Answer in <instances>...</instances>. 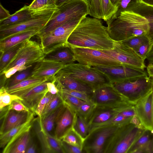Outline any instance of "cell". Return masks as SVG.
Segmentation results:
<instances>
[{"instance_id": "cell-28", "label": "cell", "mask_w": 153, "mask_h": 153, "mask_svg": "<svg viewBox=\"0 0 153 153\" xmlns=\"http://www.w3.org/2000/svg\"><path fill=\"white\" fill-rule=\"evenodd\" d=\"M31 129L21 135L9 146L4 148L2 153H25Z\"/></svg>"}, {"instance_id": "cell-31", "label": "cell", "mask_w": 153, "mask_h": 153, "mask_svg": "<svg viewBox=\"0 0 153 153\" xmlns=\"http://www.w3.org/2000/svg\"><path fill=\"white\" fill-rule=\"evenodd\" d=\"M26 40L11 48L0 55V73L4 71L24 45Z\"/></svg>"}, {"instance_id": "cell-37", "label": "cell", "mask_w": 153, "mask_h": 153, "mask_svg": "<svg viewBox=\"0 0 153 153\" xmlns=\"http://www.w3.org/2000/svg\"><path fill=\"white\" fill-rule=\"evenodd\" d=\"M62 140L70 144L83 148L84 140L73 128L64 136Z\"/></svg>"}, {"instance_id": "cell-20", "label": "cell", "mask_w": 153, "mask_h": 153, "mask_svg": "<svg viewBox=\"0 0 153 153\" xmlns=\"http://www.w3.org/2000/svg\"><path fill=\"white\" fill-rule=\"evenodd\" d=\"M56 123L54 136L62 140L64 136L73 128L76 112L65 104Z\"/></svg>"}, {"instance_id": "cell-23", "label": "cell", "mask_w": 153, "mask_h": 153, "mask_svg": "<svg viewBox=\"0 0 153 153\" xmlns=\"http://www.w3.org/2000/svg\"><path fill=\"white\" fill-rule=\"evenodd\" d=\"M39 31V30H35L23 31L0 41L1 55L11 48L26 40L30 39L33 36L37 35Z\"/></svg>"}, {"instance_id": "cell-45", "label": "cell", "mask_w": 153, "mask_h": 153, "mask_svg": "<svg viewBox=\"0 0 153 153\" xmlns=\"http://www.w3.org/2000/svg\"><path fill=\"white\" fill-rule=\"evenodd\" d=\"M153 45V39L142 45L134 51L143 60L146 59L147 56Z\"/></svg>"}, {"instance_id": "cell-6", "label": "cell", "mask_w": 153, "mask_h": 153, "mask_svg": "<svg viewBox=\"0 0 153 153\" xmlns=\"http://www.w3.org/2000/svg\"><path fill=\"white\" fill-rule=\"evenodd\" d=\"M62 70L72 78L88 85L93 90L111 84L103 74L92 67L79 63L66 64Z\"/></svg>"}, {"instance_id": "cell-19", "label": "cell", "mask_w": 153, "mask_h": 153, "mask_svg": "<svg viewBox=\"0 0 153 153\" xmlns=\"http://www.w3.org/2000/svg\"><path fill=\"white\" fill-rule=\"evenodd\" d=\"M48 82H45L27 91L12 94L22 98L23 100L22 101L24 104L34 113L39 102L48 92L47 86Z\"/></svg>"}, {"instance_id": "cell-25", "label": "cell", "mask_w": 153, "mask_h": 153, "mask_svg": "<svg viewBox=\"0 0 153 153\" xmlns=\"http://www.w3.org/2000/svg\"><path fill=\"white\" fill-rule=\"evenodd\" d=\"M34 15L29 10L28 6L25 5L8 18L0 21V28L20 23L32 18Z\"/></svg>"}, {"instance_id": "cell-50", "label": "cell", "mask_w": 153, "mask_h": 153, "mask_svg": "<svg viewBox=\"0 0 153 153\" xmlns=\"http://www.w3.org/2000/svg\"><path fill=\"white\" fill-rule=\"evenodd\" d=\"M47 86L48 92L53 94H56L59 92V90L56 85L55 81L54 79L51 81H48Z\"/></svg>"}, {"instance_id": "cell-14", "label": "cell", "mask_w": 153, "mask_h": 153, "mask_svg": "<svg viewBox=\"0 0 153 153\" xmlns=\"http://www.w3.org/2000/svg\"><path fill=\"white\" fill-rule=\"evenodd\" d=\"M130 105L132 104L127 103L96 105L88 121L89 134L93 130L105 126L123 109Z\"/></svg>"}, {"instance_id": "cell-27", "label": "cell", "mask_w": 153, "mask_h": 153, "mask_svg": "<svg viewBox=\"0 0 153 153\" xmlns=\"http://www.w3.org/2000/svg\"><path fill=\"white\" fill-rule=\"evenodd\" d=\"M44 59L61 62L65 64L74 62L73 54L69 47H61L47 54Z\"/></svg>"}, {"instance_id": "cell-38", "label": "cell", "mask_w": 153, "mask_h": 153, "mask_svg": "<svg viewBox=\"0 0 153 153\" xmlns=\"http://www.w3.org/2000/svg\"><path fill=\"white\" fill-rule=\"evenodd\" d=\"M23 99L15 94L8 92L3 86L1 87L0 89V109L10 105L14 100Z\"/></svg>"}, {"instance_id": "cell-5", "label": "cell", "mask_w": 153, "mask_h": 153, "mask_svg": "<svg viewBox=\"0 0 153 153\" xmlns=\"http://www.w3.org/2000/svg\"><path fill=\"white\" fill-rule=\"evenodd\" d=\"M84 16L72 19L46 35L39 38L44 53L48 54L61 47H68V38Z\"/></svg>"}, {"instance_id": "cell-53", "label": "cell", "mask_w": 153, "mask_h": 153, "mask_svg": "<svg viewBox=\"0 0 153 153\" xmlns=\"http://www.w3.org/2000/svg\"><path fill=\"white\" fill-rule=\"evenodd\" d=\"M149 35L153 39V30H150ZM146 59L148 61V64H153V45L147 56Z\"/></svg>"}, {"instance_id": "cell-56", "label": "cell", "mask_w": 153, "mask_h": 153, "mask_svg": "<svg viewBox=\"0 0 153 153\" xmlns=\"http://www.w3.org/2000/svg\"><path fill=\"white\" fill-rule=\"evenodd\" d=\"M146 68L149 76L153 77V64H148Z\"/></svg>"}, {"instance_id": "cell-40", "label": "cell", "mask_w": 153, "mask_h": 153, "mask_svg": "<svg viewBox=\"0 0 153 153\" xmlns=\"http://www.w3.org/2000/svg\"><path fill=\"white\" fill-rule=\"evenodd\" d=\"M151 38L149 35L139 36L121 42L134 51L143 44L149 41Z\"/></svg>"}, {"instance_id": "cell-18", "label": "cell", "mask_w": 153, "mask_h": 153, "mask_svg": "<svg viewBox=\"0 0 153 153\" xmlns=\"http://www.w3.org/2000/svg\"><path fill=\"white\" fill-rule=\"evenodd\" d=\"M36 63L33 68L30 77L46 78L51 81L66 64L61 62L44 59Z\"/></svg>"}, {"instance_id": "cell-17", "label": "cell", "mask_w": 153, "mask_h": 153, "mask_svg": "<svg viewBox=\"0 0 153 153\" xmlns=\"http://www.w3.org/2000/svg\"><path fill=\"white\" fill-rule=\"evenodd\" d=\"M137 116L145 129L153 131L152 91L139 100L134 105Z\"/></svg>"}, {"instance_id": "cell-11", "label": "cell", "mask_w": 153, "mask_h": 153, "mask_svg": "<svg viewBox=\"0 0 153 153\" xmlns=\"http://www.w3.org/2000/svg\"><path fill=\"white\" fill-rule=\"evenodd\" d=\"M120 126L103 127L90 132L84 140L83 153H104L108 141Z\"/></svg>"}, {"instance_id": "cell-29", "label": "cell", "mask_w": 153, "mask_h": 153, "mask_svg": "<svg viewBox=\"0 0 153 153\" xmlns=\"http://www.w3.org/2000/svg\"><path fill=\"white\" fill-rule=\"evenodd\" d=\"M65 105V104L63 103L44 118L41 119L42 125L44 130L52 136H55L54 131L56 121Z\"/></svg>"}, {"instance_id": "cell-30", "label": "cell", "mask_w": 153, "mask_h": 153, "mask_svg": "<svg viewBox=\"0 0 153 153\" xmlns=\"http://www.w3.org/2000/svg\"><path fill=\"white\" fill-rule=\"evenodd\" d=\"M28 7L33 15L57 7L53 0H33Z\"/></svg>"}, {"instance_id": "cell-1", "label": "cell", "mask_w": 153, "mask_h": 153, "mask_svg": "<svg viewBox=\"0 0 153 153\" xmlns=\"http://www.w3.org/2000/svg\"><path fill=\"white\" fill-rule=\"evenodd\" d=\"M115 42L100 19L86 16L82 18L67 40L71 48H85L99 50L114 48Z\"/></svg>"}, {"instance_id": "cell-52", "label": "cell", "mask_w": 153, "mask_h": 153, "mask_svg": "<svg viewBox=\"0 0 153 153\" xmlns=\"http://www.w3.org/2000/svg\"><path fill=\"white\" fill-rule=\"evenodd\" d=\"M11 14L10 12L5 9L0 3V21L8 18Z\"/></svg>"}, {"instance_id": "cell-8", "label": "cell", "mask_w": 153, "mask_h": 153, "mask_svg": "<svg viewBox=\"0 0 153 153\" xmlns=\"http://www.w3.org/2000/svg\"><path fill=\"white\" fill-rule=\"evenodd\" d=\"M75 61L91 67H111L122 65L101 50L85 48H71Z\"/></svg>"}, {"instance_id": "cell-15", "label": "cell", "mask_w": 153, "mask_h": 153, "mask_svg": "<svg viewBox=\"0 0 153 153\" xmlns=\"http://www.w3.org/2000/svg\"><path fill=\"white\" fill-rule=\"evenodd\" d=\"M91 98L97 105L130 103L117 92L111 84L105 85L93 90Z\"/></svg>"}, {"instance_id": "cell-7", "label": "cell", "mask_w": 153, "mask_h": 153, "mask_svg": "<svg viewBox=\"0 0 153 153\" xmlns=\"http://www.w3.org/2000/svg\"><path fill=\"white\" fill-rule=\"evenodd\" d=\"M111 84L117 92L134 105L152 90V80L148 76Z\"/></svg>"}, {"instance_id": "cell-24", "label": "cell", "mask_w": 153, "mask_h": 153, "mask_svg": "<svg viewBox=\"0 0 153 153\" xmlns=\"http://www.w3.org/2000/svg\"><path fill=\"white\" fill-rule=\"evenodd\" d=\"M32 129L40 144L41 152L53 153L48 144L47 132L42 126L40 117L38 116L34 118L33 121Z\"/></svg>"}, {"instance_id": "cell-3", "label": "cell", "mask_w": 153, "mask_h": 153, "mask_svg": "<svg viewBox=\"0 0 153 153\" xmlns=\"http://www.w3.org/2000/svg\"><path fill=\"white\" fill-rule=\"evenodd\" d=\"M57 7L50 19L36 35L38 38L46 35L72 19L89 14L88 0H70Z\"/></svg>"}, {"instance_id": "cell-22", "label": "cell", "mask_w": 153, "mask_h": 153, "mask_svg": "<svg viewBox=\"0 0 153 153\" xmlns=\"http://www.w3.org/2000/svg\"><path fill=\"white\" fill-rule=\"evenodd\" d=\"M35 114V113L32 112L25 122L0 135V148L4 149L8 147L21 135L30 130L32 128Z\"/></svg>"}, {"instance_id": "cell-60", "label": "cell", "mask_w": 153, "mask_h": 153, "mask_svg": "<svg viewBox=\"0 0 153 153\" xmlns=\"http://www.w3.org/2000/svg\"></svg>"}, {"instance_id": "cell-36", "label": "cell", "mask_w": 153, "mask_h": 153, "mask_svg": "<svg viewBox=\"0 0 153 153\" xmlns=\"http://www.w3.org/2000/svg\"><path fill=\"white\" fill-rule=\"evenodd\" d=\"M96 105L93 102H85L80 106L76 113L88 122Z\"/></svg>"}, {"instance_id": "cell-16", "label": "cell", "mask_w": 153, "mask_h": 153, "mask_svg": "<svg viewBox=\"0 0 153 153\" xmlns=\"http://www.w3.org/2000/svg\"><path fill=\"white\" fill-rule=\"evenodd\" d=\"M0 135L25 122L33 112L9 110L8 105L0 109Z\"/></svg>"}, {"instance_id": "cell-48", "label": "cell", "mask_w": 153, "mask_h": 153, "mask_svg": "<svg viewBox=\"0 0 153 153\" xmlns=\"http://www.w3.org/2000/svg\"><path fill=\"white\" fill-rule=\"evenodd\" d=\"M61 142L65 153H83L82 148L70 144L62 140Z\"/></svg>"}, {"instance_id": "cell-47", "label": "cell", "mask_w": 153, "mask_h": 153, "mask_svg": "<svg viewBox=\"0 0 153 153\" xmlns=\"http://www.w3.org/2000/svg\"><path fill=\"white\" fill-rule=\"evenodd\" d=\"M9 110H13L18 111H30L29 108L22 102V100H17L13 101L8 105Z\"/></svg>"}, {"instance_id": "cell-41", "label": "cell", "mask_w": 153, "mask_h": 153, "mask_svg": "<svg viewBox=\"0 0 153 153\" xmlns=\"http://www.w3.org/2000/svg\"><path fill=\"white\" fill-rule=\"evenodd\" d=\"M101 7L103 14V19L106 22L115 14L117 7L114 5L110 0H101Z\"/></svg>"}, {"instance_id": "cell-10", "label": "cell", "mask_w": 153, "mask_h": 153, "mask_svg": "<svg viewBox=\"0 0 153 153\" xmlns=\"http://www.w3.org/2000/svg\"><path fill=\"white\" fill-rule=\"evenodd\" d=\"M45 55L40 44L30 39L27 40L1 72L16 65L24 64L28 66L36 63L43 60Z\"/></svg>"}, {"instance_id": "cell-21", "label": "cell", "mask_w": 153, "mask_h": 153, "mask_svg": "<svg viewBox=\"0 0 153 153\" xmlns=\"http://www.w3.org/2000/svg\"><path fill=\"white\" fill-rule=\"evenodd\" d=\"M53 79L58 88H65L82 91L91 96L93 91V89L89 86L72 78L62 69L56 74Z\"/></svg>"}, {"instance_id": "cell-34", "label": "cell", "mask_w": 153, "mask_h": 153, "mask_svg": "<svg viewBox=\"0 0 153 153\" xmlns=\"http://www.w3.org/2000/svg\"><path fill=\"white\" fill-rule=\"evenodd\" d=\"M153 137V131L145 129L140 136L131 146L127 153H134L147 143Z\"/></svg>"}, {"instance_id": "cell-13", "label": "cell", "mask_w": 153, "mask_h": 153, "mask_svg": "<svg viewBox=\"0 0 153 153\" xmlns=\"http://www.w3.org/2000/svg\"><path fill=\"white\" fill-rule=\"evenodd\" d=\"M92 67L103 74L111 84L148 76L145 70L124 65Z\"/></svg>"}, {"instance_id": "cell-12", "label": "cell", "mask_w": 153, "mask_h": 153, "mask_svg": "<svg viewBox=\"0 0 153 153\" xmlns=\"http://www.w3.org/2000/svg\"><path fill=\"white\" fill-rule=\"evenodd\" d=\"M112 57L122 65L145 70L144 61L133 49L121 41H115L112 49L101 50Z\"/></svg>"}, {"instance_id": "cell-35", "label": "cell", "mask_w": 153, "mask_h": 153, "mask_svg": "<svg viewBox=\"0 0 153 153\" xmlns=\"http://www.w3.org/2000/svg\"><path fill=\"white\" fill-rule=\"evenodd\" d=\"M64 103L76 112L80 106L85 101L74 96L59 91Z\"/></svg>"}, {"instance_id": "cell-2", "label": "cell", "mask_w": 153, "mask_h": 153, "mask_svg": "<svg viewBox=\"0 0 153 153\" xmlns=\"http://www.w3.org/2000/svg\"><path fill=\"white\" fill-rule=\"evenodd\" d=\"M106 22L108 33L114 41L149 35L150 33L148 19L132 10L122 12L117 17L111 18Z\"/></svg>"}, {"instance_id": "cell-51", "label": "cell", "mask_w": 153, "mask_h": 153, "mask_svg": "<svg viewBox=\"0 0 153 153\" xmlns=\"http://www.w3.org/2000/svg\"><path fill=\"white\" fill-rule=\"evenodd\" d=\"M131 2L137 5L153 7V0H132Z\"/></svg>"}, {"instance_id": "cell-57", "label": "cell", "mask_w": 153, "mask_h": 153, "mask_svg": "<svg viewBox=\"0 0 153 153\" xmlns=\"http://www.w3.org/2000/svg\"><path fill=\"white\" fill-rule=\"evenodd\" d=\"M57 7L60 6L70 0H53Z\"/></svg>"}, {"instance_id": "cell-33", "label": "cell", "mask_w": 153, "mask_h": 153, "mask_svg": "<svg viewBox=\"0 0 153 153\" xmlns=\"http://www.w3.org/2000/svg\"><path fill=\"white\" fill-rule=\"evenodd\" d=\"M73 128L84 140L89 134L88 122L76 113Z\"/></svg>"}, {"instance_id": "cell-32", "label": "cell", "mask_w": 153, "mask_h": 153, "mask_svg": "<svg viewBox=\"0 0 153 153\" xmlns=\"http://www.w3.org/2000/svg\"><path fill=\"white\" fill-rule=\"evenodd\" d=\"M32 69V66L25 70L16 72L7 79L2 86L7 88L21 82L31 76Z\"/></svg>"}, {"instance_id": "cell-58", "label": "cell", "mask_w": 153, "mask_h": 153, "mask_svg": "<svg viewBox=\"0 0 153 153\" xmlns=\"http://www.w3.org/2000/svg\"><path fill=\"white\" fill-rule=\"evenodd\" d=\"M120 0H110L112 4L117 7V5Z\"/></svg>"}, {"instance_id": "cell-43", "label": "cell", "mask_w": 153, "mask_h": 153, "mask_svg": "<svg viewBox=\"0 0 153 153\" xmlns=\"http://www.w3.org/2000/svg\"><path fill=\"white\" fill-rule=\"evenodd\" d=\"M54 95L48 92L43 97L38 104L34 113L38 116L41 117L43 111L53 98Z\"/></svg>"}, {"instance_id": "cell-55", "label": "cell", "mask_w": 153, "mask_h": 153, "mask_svg": "<svg viewBox=\"0 0 153 153\" xmlns=\"http://www.w3.org/2000/svg\"><path fill=\"white\" fill-rule=\"evenodd\" d=\"M143 16L146 17L149 21L150 27V30H153V13L144 14Z\"/></svg>"}, {"instance_id": "cell-9", "label": "cell", "mask_w": 153, "mask_h": 153, "mask_svg": "<svg viewBox=\"0 0 153 153\" xmlns=\"http://www.w3.org/2000/svg\"><path fill=\"white\" fill-rule=\"evenodd\" d=\"M57 8L42 12L20 23L0 28V41L23 31L35 30L40 31L50 19Z\"/></svg>"}, {"instance_id": "cell-49", "label": "cell", "mask_w": 153, "mask_h": 153, "mask_svg": "<svg viewBox=\"0 0 153 153\" xmlns=\"http://www.w3.org/2000/svg\"><path fill=\"white\" fill-rule=\"evenodd\" d=\"M134 153H153V137L147 143Z\"/></svg>"}, {"instance_id": "cell-39", "label": "cell", "mask_w": 153, "mask_h": 153, "mask_svg": "<svg viewBox=\"0 0 153 153\" xmlns=\"http://www.w3.org/2000/svg\"><path fill=\"white\" fill-rule=\"evenodd\" d=\"M63 103L59 92L58 94H54L46 108L43 111L41 119H42L44 118Z\"/></svg>"}, {"instance_id": "cell-4", "label": "cell", "mask_w": 153, "mask_h": 153, "mask_svg": "<svg viewBox=\"0 0 153 153\" xmlns=\"http://www.w3.org/2000/svg\"><path fill=\"white\" fill-rule=\"evenodd\" d=\"M145 129L130 123L120 126L108 141L104 153H127Z\"/></svg>"}, {"instance_id": "cell-59", "label": "cell", "mask_w": 153, "mask_h": 153, "mask_svg": "<svg viewBox=\"0 0 153 153\" xmlns=\"http://www.w3.org/2000/svg\"><path fill=\"white\" fill-rule=\"evenodd\" d=\"M152 82V106L153 112V77H150Z\"/></svg>"}, {"instance_id": "cell-44", "label": "cell", "mask_w": 153, "mask_h": 153, "mask_svg": "<svg viewBox=\"0 0 153 153\" xmlns=\"http://www.w3.org/2000/svg\"><path fill=\"white\" fill-rule=\"evenodd\" d=\"M58 89L60 91L69 94L85 102H92L91 98V96L85 92L65 88H61Z\"/></svg>"}, {"instance_id": "cell-46", "label": "cell", "mask_w": 153, "mask_h": 153, "mask_svg": "<svg viewBox=\"0 0 153 153\" xmlns=\"http://www.w3.org/2000/svg\"><path fill=\"white\" fill-rule=\"evenodd\" d=\"M35 134L32 128L25 153H36L40 152L35 136Z\"/></svg>"}, {"instance_id": "cell-26", "label": "cell", "mask_w": 153, "mask_h": 153, "mask_svg": "<svg viewBox=\"0 0 153 153\" xmlns=\"http://www.w3.org/2000/svg\"><path fill=\"white\" fill-rule=\"evenodd\" d=\"M46 78L29 77L21 82L6 88L7 91L12 94L25 91L35 87L46 81H51Z\"/></svg>"}, {"instance_id": "cell-54", "label": "cell", "mask_w": 153, "mask_h": 153, "mask_svg": "<svg viewBox=\"0 0 153 153\" xmlns=\"http://www.w3.org/2000/svg\"><path fill=\"white\" fill-rule=\"evenodd\" d=\"M130 123L140 128L145 129L142 125L140 120L137 116H135L132 117L130 120Z\"/></svg>"}, {"instance_id": "cell-42", "label": "cell", "mask_w": 153, "mask_h": 153, "mask_svg": "<svg viewBox=\"0 0 153 153\" xmlns=\"http://www.w3.org/2000/svg\"><path fill=\"white\" fill-rule=\"evenodd\" d=\"M89 14L93 17L103 19V14L101 7V0H88Z\"/></svg>"}]
</instances>
